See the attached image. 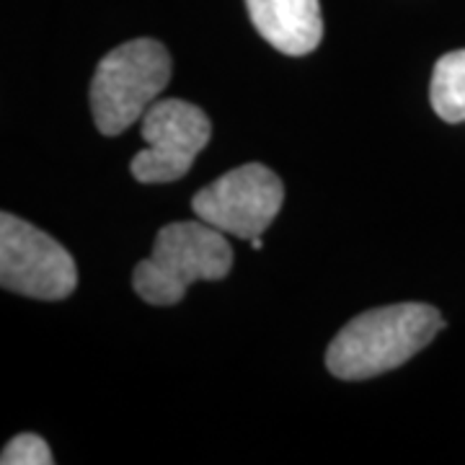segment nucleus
I'll return each mask as SVG.
<instances>
[{
    "label": "nucleus",
    "mask_w": 465,
    "mask_h": 465,
    "mask_svg": "<svg viewBox=\"0 0 465 465\" xmlns=\"http://www.w3.org/2000/svg\"><path fill=\"white\" fill-rule=\"evenodd\" d=\"M445 318L434 305L399 302L351 318L333 336L326 367L341 381H367L409 362L442 331Z\"/></svg>",
    "instance_id": "obj_1"
},
{
    "label": "nucleus",
    "mask_w": 465,
    "mask_h": 465,
    "mask_svg": "<svg viewBox=\"0 0 465 465\" xmlns=\"http://www.w3.org/2000/svg\"><path fill=\"white\" fill-rule=\"evenodd\" d=\"M232 249L225 232L204 220H183L163 225L153 253L134 266L133 287L150 305H176L194 282H215L228 277Z\"/></svg>",
    "instance_id": "obj_2"
},
{
    "label": "nucleus",
    "mask_w": 465,
    "mask_h": 465,
    "mask_svg": "<svg viewBox=\"0 0 465 465\" xmlns=\"http://www.w3.org/2000/svg\"><path fill=\"white\" fill-rule=\"evenodd\" d=\"M171 81V54L155 39L119 45L91 78V112L101 134L124 133L161 96Z\"/></svg>",
    "instance_id": "obj_3"
},
{
    "label": "nucleus",
    "mask_w": 465,
    "mask_h": 465,
    "mask_svg": "<svg viewBox=\"0 0 465 465\" xmlns=\"http://www.w3.org/2000/svg\"><path fill=\"white\" fill-rule=\"evenodd\" d=\"M0 284L34 300H65L78 287L73 256L21 217L0 215Z\"/></svg>",
    "instance_id": "obj_4"
},
{
    "label": "nucleus",
    "mask_w": 465,
    "mask_h": 465,
    "mask_svg": "<svg viewBox=\"0 0 465 465\" xmlns=\"http://www.w3.org/2000/svg\"><path fill=\"white\" fill-rule=\"evenodd\" d=\"M284 186L264 163H246L207 183L192 200L194 215L238 238H256L280 215Z\"/></svg>",
    "instance_id": "obj_5"
},
{
    "label": "nucleus",
    "mask_w": 465,
    "mask_h": 465,
    "mask_svg": "<svg viewBox=\"0 0 465 465\" xmlns=\"http://www.w3.org/2000/svg\"><path fill=\"white\" fill-rule=\"evenodd\" d=\"M140 133L148 148L133 158V176L140 183H168L189 173L194 158L210 143L213 124L200 106L182 99H163L145 112Z\"/></svg>",
    "instance_id": "obj_6"
},
{
    "label": "nucleus",
    "mask_w": 465,
    "mask_h": 465,
    "mask_svg": "<svg viewBox=\"0 0 465 465\" xmlns=\"http://www.w3.org/2000/svg\"><path fill=\"white\" fill-rule=\"evenodd\" d=\"M253 29L290 57L311 54L323 39L318 0H246Z\"/></svg>",
    "instance_id": "obj_7"
},
{
    "label": "nucleus",
    "mask_w": 465,
    "mask_h": 465,
    "mask_svg": "<svg viewBox=\"0 0 465 465\" xmlns=\"http://www.w3.org/2000/svg\"><path fill=\"white\" fill-rule=\"evenodd\" d=\"M434 114L448 124L465 122V50H455L437 60L430 85Z\"/></svg>",
    "instance_id": "obj_8"
},
{
    "label": "nucleus",
    "mask_w": 465,
    "mask_h": 465,
    "mask_svg": "<svg viewBox=\"0 0 465 465\" xmlns=\"http://www.w3.org/2000/svg\"><path fill=\"white\" fill-rule=\"evenodd\" d=\"M0 463L3 465H52L50 445L39 437V434H18L14 437L0 455Z\"/></svg>",
    "instance_id": "obj_9"
}]
</instances>
